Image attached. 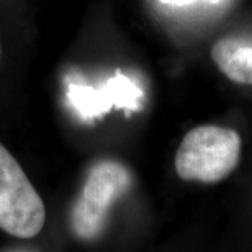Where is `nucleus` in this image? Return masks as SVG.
I'll use <instances>...</instances> for the list:
<instances>
[{
	"instance_id": "nucleus-1",
	"label": "nucleus",
	"mask_w": 252,
	"mask_h": 252,
	"mask_svg": "<svg viewBox=\"0 0 252 252\" xmlns=\"http://www.w3.org/2000/svg\"><path fill=\"white\" fill-rule=\"evenodd\" d=\"M241 137L231 127L202 125L189 130L175 154L181 180L217 184L233 174L241 158Z\"/></svg>"
},
{
	"instance_id": "nucleus-2",
	"label": "nucleus",
	"mask_w": 252,
	"mask_h": 252,
	"mask_svg": "<svg viewBox=\"0 0 252 252\" xmlns=\"http://www.w3.org/2000/svg\"><path fill=\"white\" fill-rule=\"evenodd\" d=\"M129 168L114 160H101L90 168L80 196L70 210V228L81 241L98 238L107 224L111 207L132 185Z\"/></svg>"
},
{
	"instance_id": "nucleus-3",
	"label": "nucleus",
	"mask_w": 252,
	"mask_h": 252,
	"mask_svg": "<svg viewBox=\"0 0 252 252\" xmlns=\"http://www.w3.org/2000/svg\"><path fill=\"white\" fill-rule=\"evenodd\" d=\"M45 205L24 170L0 143V228L17 238H32L45 224Z\"/></svg>"
},
{
	"instance_id": "nucleus-4",
	"label": "nucleus",
	"mask_w": 252,
	"mask_h": 252,
	"mask_svg": "<svg viewBox=\"0 0 252 252\" xmlns=\"http://www.w3.org/2000/svg\"><path fill=\"white\" fill-rule=\"evenodd\" d=\"M67 101L84 121L101 118L112 108L136 112L142 107L143 90L130 77L118 73L98 87L77 83L67 84Z\"/></svg>"
},
{
	"instance_id": "nucleus-5",
	"label": "nucleus",
	"mask_w": 252,
	"mask_h": 252,
	"mask_svg": "<svg viewBox=\"0 0 252 252\" xmlns=\"http://www.w3.org/2000/svg\"><path fill=\"white\" fill-rule=\"evenodd\" d=\"M212 59L227 79L252 86L251 42L233 36L221 38L212 48Z\"/></svg>"
},
{
	"instance_id": "nucleus-6",
	"label": "nucleus",
	"mask_w": 252,
	"mask_h": 252,
	"mask_svg": "<svg viewBox=\"0 0 252 252\" xmlns=\"http://www.w3.org/2000/svg\"><path fill=\"white\" fill-rule=\"evenodd\" d=\"M164 4H172V6H188L196 1H209V3H220L223 0H160Z\"/></svg>"
}]
</instances>
